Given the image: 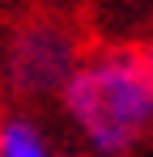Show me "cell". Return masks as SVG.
<instances>
[{"label":"cell","instance_id":"6da1fadb","mask_svg":"<svg viewBox=\"0 0 153 157\" xmlns=\"http://www.w3.org/2000/svg\"><path fill=\"white\" fill-rule=\"evenodd\" d=\"M55 102L94 157H128L153 132V81L132 47L85 55Z\"/></svg>","mask_w":153,"mask_h":157},{"label":"cell","instance_id":"7a4b0ae2","mask_svg":"<svg viewBox=\"0 0 153 157\" xmlns=\"http://www.w3.org/2000/svg\"><path fill=\"white\" fill-rule=\"evenodd\" d=\"M85 59V43L60 17H22L0 43V85L17 102L60 98L76 64Z\"/></svg>","mask_w":153,"mask_h":157},{"label":"cell","instance_id":"3957f363","mask_svg":"<svg viewBox=\"0 0 153 157\" xmlns=\"http://www.w3.org/2000/svg\"><path fill=\"white\" fill-rule=\"evenodd\" d=\"M0 157H60V153L34 115L4 110L0 115Z\"/></svg>","mask_w":153,"mask_h":157},{"label":"cell","instance_id":"277c9868","mask_svg":"<svg viewBox=\"0 0 153 157\" xmlns=\"http://www.w3.org/2000/svg\"><path fill=\"white\" fill-rule=\"evenodd\" d=\"M140 59H145V72H149V81H153V43L140 51Z\"/></svg>","mask_w":153,"mask_h":157}]
</instances>
